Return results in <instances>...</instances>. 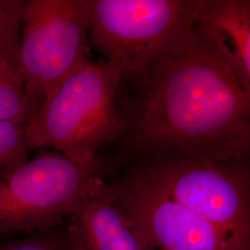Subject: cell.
Returning <instances> with one entry per match:
<instances>
[{
	"label": "cell",
	"instance_id": "6da1fadb",
	"mask_svg": "<svg viewBox=\"0 0 250 250\" xmlns=\"http://www.w3.org/2000/svg\"><path fill=\"white\" fill-rule=\"evenodd\" d=\"M118 92L125 154L249 160L250 91L196 23L171 37L140 72L123 78Z\"/></svg>",
	"mask_w": 250,
	"mask_h": 250
},
{
	"label": "cell",
	"instance_id": "7a4b0ae2",
	"mask_svg": "<svg viewBox=\"0 0 250 250\" xmlns=\"http://www.w3.org/2000/svg\"><path fill=\"white\" fill-rule=\"evenodd\" d=\"M122 73L103 59L89 61L42 101L25 125L30 149L44 146L78 162L94 160L103 145L121 137L117 107Z\"/></svg>",
	"mask_w": 250,
	"mask_h": 250
},
{
	"label": "cell",
	"instance_id": "3957f363",
	"mask_svg": "<svg viewBox=\"0 0 250 250\" xmlns=\"http://www.w3.org/2000/svg\"><path fill=\"white\" fill-rule=\"evenodd\" d=\"M102 161L41 154L0 179V238L47 230L72 216L101 176Z\"/></svg>",
	"mask_w": 250,
	"mask_h": 250
},
{
	"label": "cell",
	"instance_id": "277c9868",
	"mask_svg": "<svg viewBox=\"0 0 250 250\" xmlns=\"http://www.w3.org/2000/svg\"><path fill=\"white\" fill-rule=\"evenodd\" d=\"M240 164L164 156L147 159L134 176L250 250V181Z\"/></svg>",
	"mask_w": 250,
	"mask_h": 250
},
{
	"label": "cell",
	"instance_id": "5b68a950",
	"mask_svg": "<svg viewBox=\"0 0 250 250\" xmlns=\"http://www.w3.org/2000/svg\"><path fill=\"white\" fill-rule=\"evenodd\" d=\"M88 0L24 1L18 67L28 96L42 103L89 62Z\"/></svg>",
	"mask_w": 250,
	"mask_h": 250
},
{
	"label": "cell",
	"instance_id": "8992f818",
	"mask_svg": "<svg viewBox=\"0 0 250 250\" xmlns=\"http://www.w3.org/2000/svg\"><path fill=\"white\" fill-rule=\"evenodd\" d=\"M91 44L122 79L140 72L171 37L197 22L201 0H88Z\"/></svg>",
	"mask_w": 250,
	"mask_h": 250
},
{
	"label": "cell",
	"instance_id": "52a82bcc",
	"mask_svg": "<svg viewBox=\"0 0 250 250\" xmlns=\"http://www.w3.org/2000/svg\"><path fill=\"white\" fill-rule=\"evenodd\" d=\"M160 250H244L216 225L134 176L112 186Z\"/></svg>",
	"mask_w": 250,
	"mask_h": 250
},
{
	"label": "cell",
	"instance_id": "ba28073f",
	"mask_svg": "<svg viewBox=\"0 0 250 250\" xmlns=\"http://www.w3.org/2000/svg\"><path fill=\"white\" fill-rule=\"evenodd\" d=\"M72 217V232L79 250H156L147 233L130 214L101 176Z\"/></svg>",
	"mask_w": 250,
	"mask_h": 250
},
{
	"label": "cell",
	"instance_id": "9c48e42d",
	"mask_svg": "<svg viewBox=\"0 0 250 250\" xmlns=\"http://www.w3.org/2000/svg\"><path fill=\"white\" fill-rule=\"evenodd\" d=\"M196 24L250 91V1L201 0Z\"/></svg>",
	"mask_w": 250,
	"mask_h": 250
},
{
	"label": "cell",
	"instance_id": "30bf717a",
	"mask_svg": "<svg viewBox=\"0 0 250 250\" xmlns=\"http://www.w3.org/2000/svg\"><path fill=\"white\" fill-rule=\"evenodd\" d=\"M23 7V0H0V73L21 82L18 49Z\"/></svg>",
	"mask_w": 250,
	"mask_h": 250
},
{
	"label": "cell",
	"instance_id": "8fae6325",
	"mask_svg": "<svg viewBox=\"0 0 250 250\" xmlns=\"http://www.w3.org/2000/svg\"><path fill=\"white\" fill-rule=\"evenodd\" d=\"M40 103L27 95L22 83L0 73V119L26 125Z\"/></svg>",
	"mask_w": 250,
	"mask_h": 250
},
{
	"label": "cell",
	"instance_id": "7c38bea8",
	"mask_svg": "<svg viewBox=\"0 0 250 250\" xmlns=\"http://www.w3.org/2000/svg\"><path fill=\"white\" fill-rule=\"evenodd\" d=\"M25 125L0 119V179L28 161Z\"/></svg>",
	"mask_w": 250,
	"mask_h": 250
},
{
	"label": "cell",
	"instance_id": "4fadbf2b",
	"mask_svg": "<svg viewBox=\"0 0 250 250\" xmlns=\"http://www.w3.org/2000/svg\"><path fill=\"white\" fill-rule=\"evenodd\" d=\"M0 250H79L71 231L67 233L49 229L32 232L25 238L0 244Z\"/></svg>",
	"mask_w": 250,
	"mask_h": 250
}]
</instances>
